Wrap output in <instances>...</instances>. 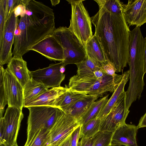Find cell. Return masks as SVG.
<instances>
[{"mask_svg":"<svg viewBox=\"0 0 146 146\" xmlns=\"http://www.w3.org/2000/svg\"><path fill=\"white\" fill-rule=\"evenodd\" d=\"M91 19L107 60L115 66L116 72H123L128 62L130 31L123 13L115 14L99 6Z\"/></svg>","mask_w":146,"mask_h":146,"instance_id":"cell-1","label":"cell"},{"mask_svg":"<svg viewBox=\"0 0 146 146\" xmlns=\"http://www.w3.org/2000/svg\"><path fill=\"white\" fill-rule=\"evenodd\" d=\"M23 17L17 18L12 52L22 57L33 46L51 35L56 29L53 10L41 2L29 0Z\"/></svg>","mask_w":146,"mask_h":146,"instance_id":"cell-2","label":"cell"},{"mask_svg":"<svg viewBox=\"0 0 146 146\" xmlns=\"http://www.w3.org/2000/svg\"><path fill=\"white\" fill-rule=\"evenodd\" d=\"M123 76V72L122 74H117L114 77L106 74L98 78L95 76L80 77L76 74L70 78L67 87L72 92L100 97L108 92H113Z\"/></svg>","mask_w":146,"mask_h":146,"instance_id":"cell-3","label":"cell"},{"mask_svg":"<svg viewBox=\"0 0 146 146\" xmlns=\"http://www.w3.org/2000/svg\"><path fill=\"white\" fill-rule=\"evenodd\" d=\"M29 111L27 139L24 146H29L42 130L49 131L63 111L58 108L48 106L27 107Z\"/></svg>","mask_w":146,"mask_h":146,"instance_id":"cell-4","label":"cell"},{"mask_svg":"<svg viewBox=\"0 0 146 146\" xmlns=\"http://www.w3.org/2000/svg\"><path fill=\"white\" fill-rule=\"evenodd\" d=\"M51 35L63 48L64 60L62 62L65 66L76 65L85 59L87 55L85 46L68 28L60 27L55 29Z\"/></svg>","mask_w":146,"mask_h":146,"instance_id":"cell-5","label":"cell"},{"mask_svg":"<svg viewBox=\"0 0 146 146\" xmlns=\"http://www.w3.org/2000/svg\"><path fill=\"white\" fill-rule=\"evenodd\" d=\"M70 4L72 14L68 28L85 46L93 36L92 22L83 3L84 0H67Z\"/></svg>","mask_w":146,"mask_h":146,"instance_id":"cell-6","label":"cell"},{"mask_svg":"<svg viewBox=\"0 0 146 146\" xmlns=\"http://www.w3.org/2000/svg\"><path fill=\"white\" fill-rule=\"evenodd\" d=\"M23 117L22 110L8 107L4 116L0 118V146L17 144V137Z\"/></svg>","mask_w":146,"mask_h":146,"instance_id":"cell-7","label":"cell"},{"mask_svg":"<svg viewBox=\"0 0 146 146\" xmlns=\"http://www.w3.org/2000/svg\"><path fill=\"white\" fill-rule=\"evenodd\" d=\"M80 125L79 119L64 111L48 132V145L59 146Z\"/></svg>","mask_w":146,"mask_h":146,"instance_id":"cell-8","label":"cell"},{"mask_svg":"<svg viewBox=\"0 0 146 146\" xmlns=\"http://www.w3.org/2000/svg\"><path fill=\"white\" fill-rule=\"evenodd\" d=\"M129 112L127 108L126 94L125 91L109 113L101 120L100 131L114 132L126 123L125 120Z\"/></svg>","mask_w":146,"mask_h":146,"instance_id":"cell-9","label":"cell"},{"mask_svg":"<svg viewBox=\"0 0 146 146\" xmlns=\"http://www.w3.org/2000/svg\"><path fill=\"white\" fill-rule=\"evenodd\" d=\"M63 66H65L62 62L52 64L47 67L30 71V75L33 80L42 84L47 89L60 87L65 78L61 70Z\"/></svg>","mask_w":146,"mask_h":146,"instance_id":"cell-10","label":"cell"},{"mask_svg":"<svg viewBox=\"0 0 146 146\" xmlns=\"http://www.w3.org/2000/svg\"><path fill=\"white\" fill-rule=\"evenodd\" d=\"M17 18L13 11L7 20L2 41L0 43V65L8 64L12 58V46L13 44Z\"/></svg>","mask_w":146,"mask_h":146,"instance_id":"cell-11","label":"cell"},{"mask_svg":"<svg viewBox=\"0 0 146 146\" xmlns=\"http://www.w3.org/2000/svg\"><path fill=\"white\" fill-rule=\"evenodd\" d=\"M4 74L8 107H15L22 110L24 104L23 88L11 72L6 68L4 70Z\"/></svg>","mask_w":146,"mask_h":146,"instance_id":"cell-12","label":"cell"},{"mask_svg":"<svg viewBox=\"0 0 146 146\" xmlns=\"http://www.w3.org/2000/svg\"><path fill=\"white\" fill-rule=\"evenodd\" d=\"M123 13L127 24L140 27L146 23V0H129Z\"/></svg>","mask_w":146,"mask_h":146,"instance_id":"cell-13","label":"cell"},{"mask_svg":"<svg viewBox=\"0 0 146 146\" xmlns=\"http://www.w3.org/2000/svg\"><path fill=\"white\" fill-rule=\"evenodd\" d=\"M31 50L39 53L50 60L62 62L64 60L62 46L51 35L33 46L29 49Z\"/></svg>","mask_w":146,"mask_h":146,"instance_id":"cell-14","label":"cell"},{"mask_svg":"<svg viewBox=\"0 0 146 146\" xmlns=\"http://www.w3.org/2000/svg\"><path fill=\"white\" fill-rule=\"evenodd\" d=\"M137 126L126 123L121 126L114 132L112 137L111 144L120 146H138L136 135Z\"/></svg>","mask_w":146,"mask_h":146,"instance_id":"cell-15","label":"cell"},{"mask_svg":"<svg viewBox=\"0 0 146 146\" xmlns=\"http://www.w3.org/2000/svg\"><path fill=\"white\" fill-rule=\"evenodd\" d=\"M67 88L60 86L52 88L24 106L25 108L35 106H48L57 107L62 95Z\"/></svg>","mask_w":146,"mask_h":146,"instance_id":"cell-16","label":"cell"},{"mask_svg":"<svg viewBox=\"0 0 146 146\" xmlns=\"http://www.w3.org/2000/svg\"><path fill=\"white\" fill-rule=\"evenodd\" d=\"M7 64L6 69L11 72L24 88L31 79L26 62L22 57L13 56Z\"/></svg>","mask_w":146,"mask_h":146,"instance_id":"cell-17","label":"cell"},{"mask_svg":"<svg viewBox=\"0 0 146 146\" xmlns=\"http://www.w3.org/2000/svg\"><path fill=\"white\" fill-rule=\"evenodd\" d=\"M99 97L97 95L87 94L70 106L64 112L79 119Z\"/></svg>","mask_w":146,"mask_h":146,"instance_id":"cell-18","label":"cell"},{"mask_svg":"<svg viewBox=\"0 0 146 146\" xmlns=\"http://www.w3.org/2000/svg\"><path fill=\"white\" fill-rule=\"evenodd\" d=\"M129 70L123 73V79L99 114L97 118L101 120L104 118L110 112L121 95L125 91V86L129 79Z\"/></svg>","mask_w":146,"mask_h":146,"instance_id":"cell-19","label":"cell"},{"mask_svg":"<svg viewBox=\"0 0 146 146\" xmlns=\"http://www.w3.org/2000/svg\"><path fill=\"white\" fill-rule=\"evenodd\" d=\"M87 55L99 63L102 66L108 64L104 51L97 36L94 34L86 43L85 46Z\"/></svg>","mask_w":146,"mask_h":146,"instance_id":"cell-20","label":"cell"},{"mask_svg":"<svg viewBox=\"0 0 146 146\" xmlns=\"http://www.w3.org/2000/svg\"><path fill=\"white\" fill-rule=\"evenodd\" d=\"M48 90L42 84L31 78L23 88L24 106Z\"/></svg>","mask_w":146,"mask_h":146,"instance_id":"cell-21","label":"cell"},{"mask_svg":"<svg viewBox=\"0 0 146 146\" xmlns=\"http://www.w3.org/2000/svg\"><path fill=\"white\" fill-rule=\"evenodd\" d=\"M109 95L98 100L94 102L88 110L79 119L81 124L82 125L89 121L97 118L99 114L108 102Z\"/></svg>","mask_w":146,"mask_h":146,"instance_id":"cell-22","label":"cell"},{"mask_svg":"<svg viewBox=\"0 0 146 146\" xmlns=\"http://www.w3.org/2000/svg\"><path fill=\"white\" fill-rule=\"evenodd\" d=\"M76 65L77 67V75L80 77L95 76L94 72L100 70L102 66L99 63L88 55L85 60Z\"/></svg>","mask_w":146,"mask_h":146,"instance_id":"cell-23","label":"cell"},{"mask_svg":"<svg viewBox=\"0 0 146 146\" xmlns=\"http://www.w3.org/2000/svg\"><path fill=\"white\" fill-rule=\"evenodd\" d=\"M67 88L66 92L62 95L57 107L64 111L71 105L83 98L87 94L72 92L65 85Z\"/></svg>","mask_w":146,"mask_h":146,"instance_id":"cell-24","label":"cell"},{"mask_svg":"<svg viewBox=\"0 0 146 146\" xmlns=\"http://www.w3.org/2000/svg\"><path fill=\"white\" fill-rule=\"evenodd\" d=\"M101 121V119L97 118L82 125L81 138L82 137L90 138L100 131Z\"/></svg>","mask_w":146,"mask_h":146,"instance_id":"cell-25","label":"cell"},{"mask_svg":"<svg viewBox=\"0 0 146 146\" xmlns=\"http://www.w3.org/2000/svg\"><path fill=\"white\" fill-rule=\"evenodd\" d=\"M99 6L104 7L110 12L115 14L123 13L124 5L119 0H95Z\"/></svg>","mask_w":146,"mask_h":146,"instance_id":"cell-26","label":"cell"},{"mask_svg":"<svg viewBox=\"0 0 146 146\" xmlns=\"http://www.w3.org/2000/svg\"><path fill=\"white\" fill-rule=\"evenodd\" d=\"M4 69L3 66L0 65V117H3L5 106L8 104V101L5 88L4 78Z\"/></svg>","mask_w":146,"mask_h":146,"instance_id":"cell-27","label":"cell"},{"mask_svg":"<svg viewBox=\"0 0 146 146\" xmlns=\"http://www.w3.org/2000/svg\"><path fill=\"white\" fill-rule=\"evenodd\" d=\"M114 132H101L96 139L94 146H109L111 145L112 136Z\"/></svg>","mask_w":146,"mask_h":146,"instance_id":"cell-28","label":"cell"},{"mask_svg":"<svg viewBox=\"0 0 146 146\" xmlns=\"http://www.w3.org/2000/svg\"><path fill=\"white\" fill-rule=\"evenodd\" d=\"M49 131L45 129L41 130L29 146H47Z\"/></svg>","mask_w":146,"mask_h":146,"instance_id":"cell-29","label":"cell"},{"mask_svg":"<svg viewBox=\"0 0 146 146\" xmlns=\"http://www.w3.org/2000/svg\"><path fill=\"white\" fill-rule=\"evenodd\" d=\"M2 1L6 10L7 20L13 11L15 7L18 5L22 4L21 0H2Z\"/></svg>","mask_w":146,"mask_h":146,"instance_id":"cell-30","label":"cell"},{"mask_svg":"<svg viewBox=\"0 0 146 146\" xmlns=\"http://www.w3.org/2000/svg\"><path fill=\"white\" fill-rule=\"evenodd\" d=\"M7 19L6 11L4 9L2 0L0 1V43L3 39Z\"/></svg>","mask_w":146,"mask_h":146,"instance_id":"cell-31","label":"cell"},{"mask_svg":"<svg viewBox=\"0 0 146 146\" xmlns=\"http://www.w3.org/2000/svg\"><path fill=\"white\" fill-rule=\"evenodd\" d=\"M99 131L93 136L89 138L82 137L78 143L77 146H94L97 138L100 134Z\"/></svg>","mask_w":146,"mask_h":146,"instance_id":"cell-32","label":"cell"},{"mask_svg":"<svg viewBox=\"0 0 146 146\" xmlns=\"http://www.w3.org/2000/svg\"><path fill=\"white\" fill-rule=\"evenodd\" d=\"M82 125L78 127L70 135V146H77L79 140L81 138V131Z\"/></svg>","mask_w":146,"mask_h":146,"instance_id":"cell-33","label":"cell"},{"mask_svg":"<svg viewBox=\"0 0 146 146\" xmlns=\"http://www.w3.org/2000/svg\"><path fill=\"white\" fill-rule=\"evenodd\" d=\"M102 69L106 73L113 77L115 76L117 74L116 69L115 66L110 62H108L106 65L102 66Z\"/></svg>","mask_w":146,"mask_h":146,"instance_id":"cell-34","label":"cell"},{"mask_svg":"<svg viewBox=\"0 0 146 146\" xmlns=\"http://www.w3.org/2000/svg\"><path fill=\"white\" fill-rule=\"evenodd\" d=\"M26 7L25 5L20 4L17 6L15 8L13 11L15 16L23 17L26 12Z\"/></svg>","mask_w":146,"mask_h":146,"instance_id":"cell-35","label":"cell"},{"mask_svg":"<svg viewBox=\"0 0 146 146\" xmlns=\"http://www.w3.org/2000/svg\"><path fill=\"white\" fill-rule=\"evenodd\" d=\"M137 126L138 129L146 127V112L141 118Z\"/></svg>","mask_w":146,"mask_h":146,"instance_id":"cell-36","label":"cell"},{"mask_svg":"<svg viewBox=\"0 0 146 146\" xmlns=\"http://www.w3.org/2000/svg\"><path fill=\"white\" fill-rule=\"evenodd\" d=\"M94 75L97 78H98L102 77L106 74L105 72L102 69L96 71L94 72Z\"/></svg>","mask_w":146,"mask_h":146,"instance_id":"cell-37","label":"cell"},{"mask_svg":"<svg viewBox=\"0 0 146 146\" xmlns=\"http://www.w3.org/2000/svg\"><path fill=\"white\" fill-rule=\"evenodd\" d=\"M70 135L59 146H70Z\"/></svg>","mask_w":146,"mask_h":146,"instance_id":"cell-38","label":"cell"},{"mask_svg":"<svg viewBox=\"0 0 146 146\" xmlns=\"http://www.w3.org/2000/svg\"><path fill=\"white\" fill-rule=\"evenodd\" d=\"M144 68L145 73H146V36L145 38V53L144 60Z\"/></svg>","mask_w":146,"mask_h":146,"instance_id":"cell-39","label":"cell"},{"mask_svg":"<svg viewBox=\"0 0 146 146\" xmlns=\"http://www.w3.org/2000/svg\"><path fill=\"white\" fill-rule=\"evenodd\" d=\"M52 6H55L56 5L58 4L60 1V0H50Z\"/></svg>","mask_w":146,"mask_h":146,"instance_id":"cell-40","label":"cell"},{"mask_svg":"<svg viewBox=\"0 0 146 146\" xmlns=\"http://www.w3.org/2000/svg\"><path fill=\"white\" fill-rule=\"evenodd\" d=\"M109 146H121L111 144Z\"/></svg>","mask_w":146,"mask_h":146,"instance_id":"cell-41","label":"cell"},{"mask_svg":"<svg viewBox=\"0 0 146 146\" xmlns=\"http://www.w3.org/2000/svg\"><path fill=\"white\" fill-rule=\"evenodd\" d=\"M12 146H18V145L17 144V145H12Z\"/></svg>","mask_w":146,"mask_h":146,"instance_id":"cell-42","label":"cell"},{"mask_svg":"<svg viewBox=\"0 0 146 146\" xmlns=\"http://www.w3.org/2000/svg\"><path fill=\"white\" fill-rule=\"evenodd\" d=\"M47 146H56L51 145H47Z\"/></svg>","mask_w":146,"mask_h":146,"instance_id":"cell-43","label":"cell"}]
</instances>
